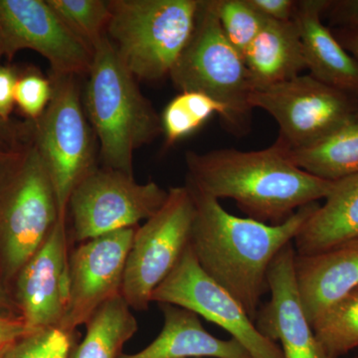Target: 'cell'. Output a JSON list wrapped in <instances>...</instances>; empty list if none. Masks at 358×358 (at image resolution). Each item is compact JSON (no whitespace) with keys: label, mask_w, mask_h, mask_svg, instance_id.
Masks as SVG:
<instances>
[{"label":"cell","mask_w":358,"mask_h":358,"mask_svg":"<svg viewBox=\"0 0 358 358\" xmlns=\"http://www.w3.org/2000/svg\"><path fill=\"white\" fill-rule=\"evenodd\" d=\"M250 6L267 20L289 21L293 20L296 1L294 0H247Z\"/></svg>","instance_id":"f546056e"},{"label":"cell","mask_w":358,"mask_h":358,"mask_svg":"<svg viewBox=\"0 0 358 358\" xmlns=\"http://www.w3.org/2000/svg\"><path fill=\"white\" fill-rule=\"evenodd\" d=\"M69 256L66 217L62 216L21 268L11 289L21 319L30 331L60 329L67 307Z\"/></svg>","instance_id":"5bb4252c"},{"label":"cell","mask_w":358,"mask_h":358,"mask_svg":"<svg viewBox=\"0 0 358 358\" xmlns=\"http://www.w3.org/2000/svg\"><path fill=\"white\" fill-rule=\"evenodd\" d=\"M333 32L343 48L358 61V21L352 24L336 27Z\"/></svg>","instance_id":"d6a6232c"},{"label":"cell","mask_w":358,"mask_h":358,"mask_svg":"<svg viewBox=\"0 0 358 358\" xmlns=\"http://www.w3.org/2000/svg\"><path fill=\"white\" fill-rule=\"evenodd\" d=\"M29 333L31 331L25 326L22 320L0 315V350H6Z\"/></svg>","instance_id":"1f68e13d"},{"label":"cell","mask_w":358,"mask_h":358,"mask_svg":"<svg viewBox=\"0 0 358 358\" xmlns=\"http://www.w3.org/2000/svg\"><path fill=\"white\" fill-rule=\"evenodd\" d=\"M85 324L86 336L70 358H120L124 343L138 331V322L122 294L103 303Z\"/></svg>","instance_id":"7402d4cb"},{"label":"cell","mask_w":358,"mask_h":358,"mask_svg":"<svg viewBox=\"0 0 358 358\" xmlns=\"http://www.w3.org/2000/svg\"><path fill=\"white\" fill-rule=\"evenodd\" d=\"M18 76L15 69L0 65V122L9 121L15 103V87Z\"/></svg>","instance_id":"f1b7e54d"},{"label":"cell","mask_w":358,"mask_h":358,"mask_svg":"<svg viewBox=\"0 0 358 358\" xmlns=\"http://www.w3.org/2000/svg\"><path fill=\"white\" fill-rule=\"evenodd\" d=\"M22 49L43 56L51 73L86 76L93 49L66 24L47 0H0V56Z\"/></svg>","instance_id":"7c38bea8"},{"label":"cell","mask_w":358,"mask_h":358,"mask_svg":"<svg viewBox=\"0 0 358 358\" xmlns=\"http://www.w3.org/2000/svg\"><path fill=\"white\" fill-rule=\"evenodd\" d=\"M181 92H199L225 107L224 128L237 136L251 129L252 88L243 56L226 38L219 23L216 0H200L189 41L169 74Z\"/></svg>","instance_id":"8992f818"},{"label":"cell","mask_w":358,"mask_h":358,"mask_svg":"<svg viewBox=\"0 0 358 358\" xmlns=\"http://www.w3.org/2000/svg\"><path fill=\"white\" fill-rule=\"evenodd\" d=\"M188 182L214 199H229L249 218L279 225L301 207L326 199L333 181L306 173L275 141L265 150L219 148L185 155Z\"/></svg>","instance_id":"7a4b0ae2"},{"label":"cell","mask_w":358,"mask_h":358,"mask_svg":"<svg viewBox=\"0 0 358 358\" xmlns=\"http://www.w3.org/2000/svg\"><path fill=\"white\" fill-rule=\"evenodd\" d=\"M49 79L50 103L38 120L31 121L32 138L50 176L60 214L67 216L71 193L98 166L99 145L78 77L51 73Z\"/></svg>","instance_id":"52a82bcc"},{"label":"cell","mask_w":358,"mask_h":358,"mask_svg":"<svg viewBox=\"0 0 358 358\" xmlns=\"http://www.w3.org/2000/svg\"><path fill=\"white\" fill-rule=\"evenodd\" d=\"M0 315L7 317L21 319L20 310L13 298V294L0 282ZM22 320V319H21Z\"/></svg>","instance_id":"836d02e7"},{"label":"cell","mask_w":358,"mask_h":358,"mask_svg":"<svg viewBox=\"0 0 358 358\" xmlns=\"http://www.w3.org/2000/svg\"><path fill=\"white\" fill-rule=\"evenodd\" d=\"M289 150L296 166L315 178L338 181L358 173V115L310 147Z\"/></svg>","instance_id":"44dd1931"},{"label":"cell","mask_w":358,"mask_h":358,"mask_svg":"<svg viewBox=\"0 0 358 358\" xmlns=\"http://www.w3.org/2000/svg\"><path fill=\"white\" fill-rule=\"evenodd\" d=\"M195 206L187 186L169 189L166 203L136 228L127 258L122 296L131 308L147 310L152 296L190 243Z\"/></svg>","instance_id":"ba28073f"},{"label":"cell","mask_w":358,"mask_h":358,"mask_svg":"<svg viewBox=\"0 0 358 358\" xmlns=\"http://www.w3.org/2000/svg\"><path fill=\"white\" fill-rule=\"evenodd\" d=\"M83 103L103 166L134 176L136 150L162 134V119L107 37L94 47Z\"/></svg>","instance_id":"3957f363"},{"label":"cell","mask_w":358,"mask_h":358,"mask_svg":"<svg viewBox=\"0 0 358 358\" xmlns=\"http://www.w3.org/2000/svg\"><path fill=\"white\" fill-rule=\"evenodd\" d=\"M216 11L226 38L243 56L267 18L250 6L247 0H216Z\"/></svg>","instance_id":"484cf974"},{"label":"cell","mask_w":358,"mask_h":358,"mask_svg":"<svg viewBox=\"0 0 358 358\" xmlns=\"http://www.w3.org/2000/svg\"><path fill=\"white\" fill-rule=\"evenodd\" d=\"M25 134L24 136H21L20 138H18V140L10 141V143H0V164H1L2 160L6 159V157L7 154H8L9 150H11L14 147V145H16V143H18L21 140V138H24L26 136Z\"/></svg>","instance_id":"d590c367"},{"label":"cell","mask_w":358,"mask_h":358,"mask_svg":"<svg viewBox=\"0 0 358 358\" xmlns=\"http://www.w3.org/2000/svg\"><path fill=\"white\" fill-rule=\"evenodd\" d=\"M327 0L296 1L293 20L300 30L310 74L358 101V61L322 22Z\"/></svg>","instance_id":"2e32d148"},{"label":"cell","mask_w":358,"mask_h":358,"mask_svg":"<svg viewBox=\"0 0 358 358\" xmlns=\"http://www.w3.org/2000/svg\"><path fill=\"white\" fill-rule=\"evenodd\" d=\"M200 0H109L106 37L136 80L169 77L192 37Z\"/></svg>","instance_id":"5b68a950"},{"label":"cell","mask_w":358,"mask_h":358,"mask_svg":"<svg viewBox=\"0 0 358 358\" xmlns=\"http://www.w3.org/2000/svg\"><path fill=\"white\" fill-rule=\"evenodd\" d=\"M52 96L49 78L37 72H28L18 78L15 103L28 121H36L48 107Z\"/></svg>","instance_id":"83f0119b"},{"label":"cell","mask_w":358,"mask_h":358,"mask_svg":"<svg viewBox=\"0 0 358 358\" xmlns=\"http://www.w3.org/2000/svg\"><path fill=\"white\" fill-rule=\"evenodd\" d=\"M357 21H358V20H357Z\"/></svg>","instance_id":"ab89813d"},{"label":"cell","mask_w":358,"mask_h":358,"mask_svg":"<svg viewBox=\"0 0 358 358\" xmlns=\"http://www.w3.org/2000/svg\"><path fill=\"white\" fill-rule=\"evenodd\" d=\"M355 358H358V357H355Z\"/></svg>","instance_id":"74e56055"},{"label":"cell","mask_w":358,"mask_h":358,"mask_svg":"<svg viewBox=\"0 0 358 358\" xmlns=\"http://www.w3.org/2000/svg\"><path fill=\"white\" fill-rule=\"evenodd\" d=\"M294 272L303 312L312 327L358 287V244L310 256L296 255Z\"/></svg>","instance_id":"e0dca14e"},{"label":"cell","mask_w":358,"mask_h":358,"mask_svg":"<svg viewBox=\"0 0 358 358\" xmlns=\"http://www.w3.org/2000/svg\"><path fill=\"white\" fill-rule=\"evenodd\" d=\"M324 200L294 238L296 255H315L358 244V173L334 181Z\"/></svg>","instance_id":"d6986e66"},{"label":"cell","mask_w":358,"mask_h":358,"mask_svg":"<svg viewBox=\"0 0 358 358\" xmlns=\"http://www.w3.org/2000/svg\"><path fill=\"white\" fill-rule=\"evenodd\" d=\"M85 43L94 49L106 37L110 20L109 1L105 0H47Z\"/></svg>","instance_id":"d4e9b609"},{"label":"cell","mask_w":358,"mask_h":358,"mask_svg":"<svg viewBox=\"0 0 358 358\" xmlns=\"http://www.w3.org/2000/svg\"><path fill=\"white\" fill-rule=\"evenodd\" d=\"M60 217L53 183L33 141L31 122L29 133L0 164V282L9 293Z\"/></svg>","instance_id":"277c9868"},{"label":"cell","mask_w":358,"mask_h":358,"mask_svg":"<svg viewBox=\"0 0 358 358\" xmlns=\"http://www.w3.org/2000/svg\"><path fill=\"white\" fill-rule=\"evenodd\" d=\"M293 242L275 257L268 272L271 299L259 308L257 329L270 341H279L284 358H329L303 312L294 272Z\"/></svg>","instance_id":"9a60e30c"},{"label":"cell","mask_w":358,"mask_h":358,"mask_svg":"<svg viewBox=\"0 0 358 358\" xmlns=\"http://www.w3.org/2000/svg\"><path fill=\"white\" fill-rule=\"evenodd\" d=\"M313 329L329 358L358 348V287L324 313Z\"/></svg>","instance_id":"cb8c5ba5"},{"label":"cell","mask_w":358,"mask_h":358,"mask_svg":"<svg viewBox=\"0 0 358 358\" xmlns=\"http://www.w3.org/2000/svg\"><path fill=\"white\" fill-rule=\"evenodd\" d=\"M243 59L252 90L288 81L307 69L300 30L294 20H267Z\"/></svg>","instance_id":"ffe728a7"},{"label":"cell","mask_w":358,"mask_h":358,"mask_svg":"<svg viewBox=\"0 0 358 358\" xmlns=\"http://www.w3.org/2000/svg\"><path fill=\"white\" fill-rule=\"evenodd\" d=\"M214 114L225 120V107L199 92H181L167 103L160 115L166 145H173L201 128Z\"/></svg>","instance_id":"603a6c76"},{"label":"cell","mask_w":358,"mask_h":358,"mask_svg":"<svg viewBox=\"0 0 358 358\" xmlns=\"http://www.w3.org/2000/svg\"><path fill=\"white\" fill-rule=\"evenodd\" d=\"M169 192L150 181L138 183L134 176L96 166L74 188L68 201L73 238L83 243L93 238L138 227L166 203Z\"/></svg>","instance_id":"30bf717a"},{"label":"cell","mask_w":358,"mask_h":358,"mask_svg":"<svg viewBox=\"0 0 358 358\" xmlns=\"http://www.w3.org/2000/svg\"><path fill=\"white\" fill-rule=\"evenodd\" d=\"M138 227L93 238L70 253L67 307L61 329L76 333L103 303L122 294L127 258Z\"/></svg>","instance_id":"4fadbf2b"},{"label":"cell","mask_w":358,"mask_h":358,"mask_svg":"<svg viewBox=\"0 0 358 358\" xmlns=\"http://www.w3.org/2000/svg\"><path fill=\"white\" fill-rule=\"evenodd\" d=\"M152 301L187 308L217 324L252 358H284L281 348L257 329L239 301L202 270L189 245L171 275L155 289Z\"/></svg>","instance_id":"8fae6325"},{"label":"cell","mask_w":358,"mask_h":358,"mask_svg":"<svg viewBox=\"0 0 358 358\" xmlns=\"http://www.w3.org/2000/svg\"><path fill=\"white\" fill-rule=\"evenodd\" d=\"M164 324L145 350L120 358H252L236 339L215 338L202 326L199 315L187 308L159 303Z\"/></svg>","instance_id":"ac0fdd59"},{"label":"cell","mask_w":358,"mask_h":358,"mask_svg":"<svg viewBox=\"0 0 358 358\" xmlns=\"http://www.w3.org/2000/svg\"><path fill=\"white\" fill-rule=\"evenodd\" d=\"M76 345V333L49 327L22 336L7 348L1 358H70Z\"/></svg>","instance_id":"4316f807"},{"label":"cell","mask_w":358,"mask_h":358,"mask_svg":"<svg viewBox=\"0 0 358 358\" xmlns=\"http://www.w3.org/2000/svg\"><path fill=\"white\" fill-rule=\"evenodd\" d=\"M194 201L189 246L200 267L234 296L255 322L268 291V272L275 257L292 243L319 203L301 207L279 225L232 215L214 199L186 181Z\"/></svg>","instance_id":"6da1fadb"},{"label":"cell","mask_w":358,"mask_h":358,"mask_svg":"<svg viewBox=\"0 0 358 358\" xmlns=\"http://www.w3.org/2000/svg\"><path fill=\"white\" fill-rule=\"evenodd\" d=\"M249 103L274 117L277 141L289 150L315 145L358 115L357 99L310 74L252 90Z\"/></svg>","instance_id":"9c48e42d"},{"label":"cell","mask_w":358,"mask_h":358,"mask_svg":"<svg viewBox=\"0 0 358 358\" xmlns=\"http://www.w3.org/2000/svg\"><path fill=\"white\" fill-rule=\"evenodd\" d=\"M27 129V124L13 126L7 122H0V143H10L20 138Z\"/></svg>","instance_id":"e575fe53"},{"label":"cell","mask_w":358,"mask_h":358,"mask_svg":"<svg viewBox=\"0 0 358 358\" xmlns=\"http://www.w3.org/2000/svg\"><path fill=\"white\" fill-rule=\"evenodd\" d=\"M324 14L336 27L352 24L358 20V0H339L327 1Z\"/></svg>","instance_id":"4dcf8cb0"},{"label":"cell","mask_w":358,"mask_h":358,"mask_svg":"<svg viewBox=\"0 0 358 358\" xmlns=\"http://www.w3.org/2000/svg\"><path fill=\"white\" fill-rule=\"evenodd\" d=\"M0 57H1V56H0Z\"/></svg>","instance_id":"f35d334b"},{"label":"cell","mask_w":358,"mask_h":358,"mask_svg":"<svg viewBox=\"0 0 358 358\" xmlns=\"http://www.w3.org/2000/svg\"><path fill=\"white\" fill-rule=\"evenodd\" d=\"M6 350H7V348H6V350H0V358L2 357V355H3V353H4V352H6Z\"/></svg>","instance_id":"8d00e7d4"}]
</instances>
